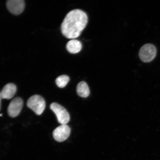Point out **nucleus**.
Segmentation results:
<instances>
[{"label": "nucleus", "instance_id": "f257e3e1", "mask_svg": "<svg viewBox=\"0 0 160 160\" xmlns=\"http://www.w3.org/2000/svg\"><path fill=\"white\" fill-rule=\"evenodd\" d=\"M88 22V16L84 12L73 10L67 14L62 23V33L67 38H76L81 35Z\"/></svg>", "mask_w": 160, "mask_h": 160}, {"label": "nucleus", "instance_id": "f03ea898", "mask_svg": "<svg viewBox=\"0 0 160 160\" xmlns=\"http://www.w3.org/2000/svg\"><path fill=\"white\" fill-rule=\"evenodd\" d=\"M27 105L38 115L42 114L45 108V100L41 96L35 95L32 96L28 100Z\"/></svg>", "mask_w": 160, "mask_h": 160}, {"label": "nucleus", "instance_id": "7ed1b4c3", "mask_svg": "<svg viewBox=\"0 0 160 160\" xmlns=\"http://www.w3.org/2000/svg\"><path fill=\"white\" fill-rule=\"evenodd\" d=\"M50 108L55 114L58 121L61 125H67L70 121L69 113L64 108L57 103H52Z\"/></svg>", "mask_w": 160, "mask_h": 160}, {"label": "nucleus", "instance_id": "20e7f679", "mask_svg": "<svg viewBox=\"0 0 160 160\" xmlns=\"http://www.w3.org/2000/svg\"><path fill=\"white\" fill-rule=\"evenodd\" d=\"M157 52L155 46L151 44H147L143 45L140 50V58L144 62H149L155 58Z\"/></svg>", "mask_w": 160, "mask_h": 160}, {"label": "nucleus", "instance_id": "39448f33", "mask_svg": "<svg viewBox=\"0 0 160 160\" xmlns=\"http://www.w3.org/2000/svg\"><path fill=\"white\" fill-rule=\"evenodd\" d=\"M22 99L17 97L12 100L8 108V113L10 117L15 118L19 114L23 107Z\"/></svg>", "mask_w": 160, "mask_h": 160}, {"label": "nucleus", "instance_id": "423d86ee", "mask_svg": "<svg viewBox=\"0 0 160 160\" xmlns=\"http://www.w3.org/2000/svg\"><path fill=\"white\" fill-rule=\"evenodd\" d=\"M71 129L67 125H62L54 130L53 135L56 141L62 142L67 140L71 133Z\"/></svg>", "mask_w": 160, "mask_h": 160}, {"label": "nucleus", "instance_id": "0eeeda50", "mask_svg": "<svg viewBox=\"0 0 160 160\" xmlns=\"http://www.w3.org/2000/svg\"><path fill=\"white\" fill-rule=\"evenodd\" d=\"M7 6L10 12L18 15L24 9L25 3L23 0H9L7 2Z\"/></svg>", "mask_w": 160, "mask_h": 160}, {"label": "nucleus", "instance_id": "6e6552de", "mask_svg": "<svg viewBox=\"0 0 160 160\" xmlns=\"http://www.w3.org/2000/svg\"><path fill=\"white\" fill-rule=\"evenodd\" d=\"M17 91V88L15 84L9 83L3 87L1 92L2 98L10 99L15 95Z\"/></svg>", "mask_w": 160, "mask_h": 160}, {"label": "nucleus", "instance_id": "1a4fd4ad", "mask_svg": "<svg viewBox=\"0 0 160 160\" xmlns=\"http://www.w3.org/2000/svg\"><path fill=\"white\" fill-rule=\"evenodd\" d=\"M66 48L69 52L75 54L81 51L82 44L81 42L78 40L72 39L68 42Z\"/></svg>", "mask_w": 160, "mask_h": 160}, {"label": "nucleus", "instance_id": "9d476101", "mask_svg": "<svg viewBox=\"0 0 160 160\" xmlns=\"http://www.w3.org/2000/svg\"><path fill=\"white\" fill-rule=\"evenodd\" d=\"M77 91L78 95L82 98H87L90 94L88 86L87 83L84 81L80 82L78 85Z\"/></svg>", "mask_w": 160, "mask_h": 160}, {"label": "nucleus", "instance_id": "9b49d317", "mask_svg": "<svg viewBox=\"0 0 160 160\" xmlns=\"http://www.w3.org/2000/svg\"><path fill=\"white\" fill-rule=\"evenodd\" d=\"M69 78L66 75H62L58 77L56 80V83L60 88L65 87L69 81Z\"/></svg>", "mask_w": 160, "mask_h": 160}, {"label": "nucleus", "instance_id": "f8f14e48", "mask_svg": "<svg viewBox=\"0 0 160 160\" xmlns=\"http://www.w3.org/2000/svg\"><path fill=\"white\" fill-rule=\"evenodd\" d=\"M2 99L1 94V92H0V111H1V99Z\"/></svg>", "mask_w": 160, "mask_h": 160}, {"label": "nucleus", "instance_id": "ddd939ff", "mask_svg": "<svg viewBox=\"0 0 160 160\" xmlns=\"http://www.w3.org/2000/svg\"><path fill=\"white\" fill-rule=\"evenodd\" d=\"M2 114H0V117H2Z\"/></svg>", "mask_w": 160, "mask_h": 160}]
</instances>
